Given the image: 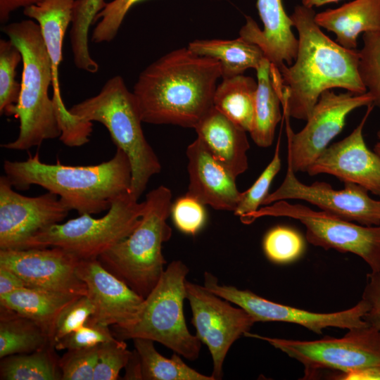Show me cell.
I'll use <instances>...</instances> for the list:
<instances>
[{
  "label": "cell",
  "mask_w": 380,
  "mask_h": 380,
  "mask_svg": "<svg viewBox=\"0 0 380 380\" xmlns=\"http://www.w3.org/2000/svg\"><path fill=\"white\" fill-rule=\"evenodd\" d=\"M315 14L302 4L294 8L290 18L298 34L297 55L292 64L278 68L283 113L305 121L327 90L367 92L358 73L359 51L346 49L326 35L315 22Z\"/></svg>",
  "instance_id": "cell-1"
},
{
  "label": "cell",
  "mask_w": 380,
  "mask_h": 380,
  "mask_svg": "<svg viewBox=\"0 0 380 380\" xmlns=\"http://www.w3.org/2000/svg\"><path fill=\"white\" fill-rule=\"evenodd\" d=\"M218 61L183 47L165 54L139 75L134 86L143 122L195 128L213 107Z\"/></svg>",
  "instance_id": "cell-2"
},
{
  "label": "cell",
  "mask_w": 380,
  "mask_h": 380,
  "mask_svg": "<svg viewBox=\"0 0 380 380\" xmlns=\"http://www.w3.org/2000/svg\"><path fill=\"white\" fill-rule=\"evenodd\" d=\"M3 169L17 190L40 186L57 196L80 215L98 214L110 208L119 196L129 193L132 170L126 153L120 148L113 158L97 165L72 166L48 164L38 153L25 160L4 162Z\"/></svg>",
  "instance_id": "cell-3"
},
{
  "label": "cell",
  "mask_w": 380,
  "mask_h": 380,
  "mask_svg": "<svg viewBox=\"0 0 380 380\" xmlns=\"http://www.w3.org/2000/svg\"><path fill=\"white\" fill-rule=\"evenodd\" d=\"M1 31L19 49L23 58L18 101L5 114L19 120L17 138L1 146L27 151L61 135L56 110L49 88L52 69L39 24L32 19L5 24Z\"/></svg>",
  "instance_id": "cell-4"
},
{
  "label": "cell",
  "mask_w": 380,
  "mask_h": 380,
  "mask_svg": "<svg viewBox=\"0 0 380 380\" xmlns=\"http://www.w3.org/2000/svg\"><path fill=\"white\" fill-rule=\"evenodd\" d=\"M69 111L84 122H98L106 127L116 148L129 160V193L139 200L151 177L158 174L162 167L144 136L136 99L123 78L110 77L96 95L73 105Z\"/></svg>",
  "instance_id": "cell-5"
},
{
  "label": "cell",
  "mask_w": 380,
  "mask_h": 380,
  "mask_svg": "<svg viewBox=\"0 0 380 380\" xmlns=\"http://www.w3.org/2000/svg\"><path fill=\"white\" fill-rule=\"evenodd\" d=\"M172 204L170 189L159 186L151 190L146 196L138 226L98 258L108 270L144 298L165 270L162 247L172 236V229L167 223Z\"/></svg>",
  "instance_id": "cell-6"
},
{
  "label": "cell",
  "mask_w": 380,
  "mask_h": 380,
  "mask_svg": "<svg viewBox=\"0 0 380 380\" xmlns=\"http://www.w3.org/2000/svg\"><path fill=\"white\" fill-rule=\"evenodd\" d=\"M189 272L181 260L170 262L158 284L144 298L136 318L127 326L114 327L115 336L122 340L150 339L187 360H196L200 354L201 342L189 332L184 315L186 277Z\"/></svg>",
  "instance_id": "cell-7"
},
{
  "label": "cell",
  "mask_w": 380,
  "mask_h": 380,
  "mask_svg": "<svg viewBox=\"0 0 380 380\" xmlns=\"http://www.w3.org/2000/svg\"><path fill=\"white\" fill-rule=\"evenodd\" d=\"M138 201L130 193L123 194L113 201L104 216L83 214L53 224L33 236L24 249L56 246L80 260L96 259L138 226L144 208V201Z\"/></svg>",
  "instance_id": "cell-8"
},
{
  "label": "cell",
  "mask_w": 380,
  "mask_h": 380,
  "mask_svg": "<svg viewBox=\"0 0 380 380\" xmlns=\"http://www.w3.org/2000/svg\"><path fill=\"white\" fill-rule=\"evenodd\" d=\"M245 336L267 341L304 366V379H315L323 369L338 374L380 366V331L367 325L349 329L341 338L315 341L267 337L251 332Z\"/></svg>",
  "instance_id": "cell-9"
},
{
  "label": "cell",
  "mask_w": 380,
  "mask_h": 380,
  "mask_svg": "<svg viewBox=\"0 0 380 380\" xmlns=\"http://www.w3.org/2000/svg\"><path fill=\"white\" fill-rule=\"evenodd\" d=\"M266 216L297 220L306 229V239L311 244L325 250L351 253L364 260L372 272L380 270V225L356 224L324 210H314L286 200L260 208L251 218V224Z\"/></svg>",
  "instance_id": "cell-10"
},
{
  "label": "cell",
  "mask_w": 380,
  "mask_h": 380,
  "mask_svg": "<svg viewBox=\"0 0 380 380\" xmlns=\"http://www.w3.org/2000/svg\"><path fill=\"white\" fill-rule=\"evenodd\" d=\"M372 103L373 98L367 91L355 94L347 91L336 94L331 89L327 90L320 95L305 127L297 133L291 127L290 117L283 113L288 144L287 162L293 170L306 172L342 131L349 113Z\"/></svg>",
  "instance_id": "cell-11"
},
{
  "label": "cell",
  "mask_w": 380,
  "mask_h": 380,
  "mask_svg": "<svg viewBox=\"0 0 380 380\" xmlns=\"http://www.w3.org/2000/svg\"><path fill=\"white\" fill-rule=\"evenodd\" d=\"M186 299L192 311L196 336L207 346L213 360L215 380L222 379L223 364L232 345L256 322L243 308L200 286L186 281Z\"/></svg>",
  "instance_id": "cell-12"
},
{
  "label": "cell",
  "mask_w": 380,
  "mask_h": 380,
  "mask_svg": "<svg viewBox=\"0 0 380 380\" xmlns=\"http://www.w3.org/2000/svg\"><path fill=\"white\" fill-rule=\"evenodd\" d=\"M204 286L217 296L243 308L255 322L296 324L317 334H321L323 329L327 327L349 330L369 325L363 319L368 310V305L363 299L348 310L318 313L275 303L248 290L220 285L217 277L208 272L204 273Z\"/></svg>",
  "instance_id": "cell-13"
},
{
  "label": "cell",
  "mask_w": 380,
  "mask_h": 380,
  "mask_svg": "<svg viewBox=\"0 0 380 380\" xmlns=\"http://www.w3.org/2000/svg\"><path fill=\"white\" fill-rule=\"evenodd\" d=\"M75 0H43L23 9L25 16L39 25L52 69V99L58 119L61 135L59 139L66 146L84 144L92 132V125L69 111L63 101L59 82V66L65 34L71 23Z\"/></svg>",
  "instance_id": "cell-14"
},
{
  "label": "cell",
  "mask_w": 380,
  "mask_h": 380,
  "mask_svg": "<svg viewBox=\"0 0 380 380\" xmlns=\"http://www.w3.org/2000/svg\"><path fill=\"white\" fill-rule=\"evenodd\" d=\"M69 207L56 194L37 196L18 193L6 175L0 177V250L24 249L36 234L60 223Z\"/></svg>",
  "instance_id": "cell-15"
},
{
  "label": "cell",
  "mask_w": 380,
  "mask_h": 380,
  "mask_svg": "<svg viewBox=\"0 0 380 380\" xmlns=\"http://www.w3.org/2000/svg\"><path fill=\"white\" fill-rule=\"evenodd\" d=\"M289 199L305 201L322 210L361 225H380V200L372 198L366 189L351 182H345L344 188L340 190L323 182L303 184L287 162L284 181L277 190L267 196L262 205Z\"/></svg>",
  "instance_id": "cell-16"
},
{
  "label": "cell",
  "mask_w": 380,
  "mask_h": 380,
  "mask_svg": "<svg viewBox=\"0 0 380 380\" xmlns=\"http://www.w3.org/2000/svg\"><path fill=\"white\" fill-rule=\"evenodd\" d=\"M80 259L60 247L0 250V266L14 273L27 286L75 295H87L76 268Z\"/></svg>",
  "instance_id": "cell-17"
},
{
  "label": "cell",
  "mask_w": 380,
  "mask_h": 380,
  "mask_svg": "<svg viewBox=\"0 0 380 380\" xmlns=\"http://www.w3.org/2000/svg\"><path fill=\"white\" fill-rule=\"evenodd\" d=\"M374 106H367L360 122L348 136L324 150L307 168L309 175H331L380 196V156L367 148L362 134Z\"/></svg>",
  "instance_id": "cell-18"
},
{
  "label": "cell",
  "mask_w": 380,
  "mask_h": 380,
  "mask_svg": "<svg viewBox=\"0 0 380 380\" xmlns=\"http://www.w3.org/2000/svg\"><path fill=\"white\" fill-rule=\"evenodd\" d=\"M76 272L85 284L87 296L95 308L91 321L122 327L136 318L144 298L108 270L98 258L80 260Z\"/></svg>",
  "instance_id": "cell-19"
},
{
  "label": "cell",
  "mask_w": 380,
  "mask_h": 380,
  "mask_svg": "<svg viewBox=\"0 0 380 380\" xmlns=\"http://www.w3.org/2000/svg\"><path fill=\"white\" fill-rule=\"evenodd\" d=\"M189 183L186 194L215 210L234 211L242 192L236 177L215 159L198 137L186 148Z\"/></svg>",
  "instance_id": "cell-20"
},
{
  "label": "cell",
  "mask_w": 380,
  "mask_h": 380,
  "mask_svg": "<svg viewBox=\"0 0 380 380\" xmlns=\"http://www.w3.org/2000/svg\"><path fill=\"white\" fill-rule=\"evenodd\" d=\"M256 7L263 25L261 30L250 16L239 36L258 45L272 65L280 68L296 59L298 40L293 32V23L284 11L282 0H257Z\"/></svg>",
  "instance_id": "cell-21"
},
{
  "label": "cell",
  "mask_w": 380,
  "mask_h": 380,
  "mask_svg": "<svg viewBox=\"0 0 380 380\" xmlns=\"http://www.w3.org/2000/svg\"><path fill=\"white\" fill-rule=\"evenodd\" d=\"M201 139L213 157L237 177L248 167L250 148L246 131L213 107L195 127Z\"/></svg>",
  "instance_id": "cell-22"
},
{
  "label": "cell",
  "mask_w": 380,
  "mask_h": 380,
  "mask_svg": "<svg viewBox=\"0 0 380 380\" xmlns=\"http://www.w3.org/2000/svg\"><path fill=\"white\" fill-rule=\"evenodd\" d=\"M315 20L336 35V42L356 49L360 34L380 29V0H353L334 9L316 13Z\"/></svg>",
  "instance_id": "cell-23"
},
{
  "label": "cell",
  "mask_w": 380,
  "mask_h": 380,
  "mask_svg": "<svg viewBox=\"0 0 380 380\" xmlns=\"http://www.w3.org/2000/svg\"><path fill=\"white\" fill-rule=\"evenodd\" d=\"M82 295L25 286L0 296L1 308L39 324L49 334L61 310Z\"/></svg>",
  "instance_id": "cell-24"
},
{
  "label": "cell",
  "mask_w": 380,
  "mask_h": 380,
  "mask_svg": "<svg viewBox=\"0 0 380 380\" xmlns=\"http://www.w3.org/2000/svg\"><path fill=\"white\" fill-rule=\"evenodd\" d=\"M187 47L198 56L218 61L223 79L242 75L248 68L257 70L265 58L258 45L240 36L229 40L197 39Z\"/></svg>",
  "instance_id": "cell-25"
},
{
  "label": "cell",
  "mask_w": 380,
  "mask_h": 380,
  "mask_svg": "<svg viewBox=\"0 0 380 380\" xmlns=\"http://www.w3.org/2000/svg\"><path fill=\"white\" fill-rule=\"evenodd\" d=\"M255 70V115L249 133L257 146L268 147L272 144L276 127L281 119V102L272 79L271 63L265 58Z\"/></svg>",
  "instance_id": "cell-26"
},
{
  "label": "cell",
  "mask_w": 380,
  "mask_h": 380,
  "mask_svg": "<svg viewBox=\"0 0 380 380\" xmlns=\"http://www.w3.org/2000/svg\"><path fill=\"white\" fill-rule=\"evenodd\" d=\"M257 82L243 74L224 78L215 91L213 107L249 132L255 115Z\"/></svg>",
  "instance_id": "cell-27"
},
{
  "label": "cell",
  "mask_w": 380,
  "mask_h": 380,
  "mask_svg": "<svg viewBox=\"0 0 380 380\" xmlns=\"http://www.w3.org/2000/svg\"><path fill=\"white\" fill-rule=\"evenodd\" d=\"M50 341L49 334L34 321L1 308L0 358L42 349Z\"/></svg>",
  "instance_id": "cell-28"
},
{
  "label": "cell",
  "mask_w": 380,
  "mask_h": 380,
  "mask_svg": "<svg viewBox=\"0 0 380 380\" xmlns=\"http://www.w3.org/2000/svg\"><path fill=\"white\" fill-rule=\"evenodd\" d=\"M55 347H46L29 353L8 355L0 362L1 380H61L59 358Z\"/></svg>",
  "instance_id": "cell-29"
},
{
  "label": "cell",
  "mask_w": 380,
  "mask_h": 380,
  "mask_svg": "<svg viewBox=\"0 0 380 380\" xmlns=\"http://www.w3.org/2000/svg\"><path fill=\"white\" fill-rule=\"evenodd\" d=\"M141 365V378L144 380H215L187 365L179 355L174 353L170 358L160 354L154 341L147 338L132 339Z\"/></svg>",
  "instance_id": "cell-30"
},
{
  "label": "cell",
  "mask_w": 380,
  "mask_h": 380,
  "mask_svg": "<svg viewBox=\"0 0 380 380\" xmlns=\"http://www.w3.org/2000/svg\"><path fill=\"white\" fill-rule=\"evenodd\" d=\"M104 0H75L69 32L75 65L89 73L99 71V65L91 56L88 34L96 15L103 8Z\"/></svg>",
  "instance_id": "cell-31"
},
{
  "label": "cell",
  "mask_w": 380,
  "mask_h": 380,
  "mask_svg": "<svg viewBox=\"0 0 380 380\" xmlns=\"http://www.w3.org/2000/svg\"><path fill=\"white\" fill-rule=\"evenodd\" d=\"M22 54L11 39H0V114L6 113L18 101L21 82L16 80V69Z\"/></svg>",
  "instance_id": "cell-32"
},
{
  "label": "cell",
  "mask_w": 380,
  "mask_h": 380,
  "mask_svg": "<svg viewBox=\"0 0 380 380\" xmlns=\"http://www.w3.org/2000/svg\"><path fill=\"white\" fill-rule=\"evenodd\" d=\"M280 139H278L275 151L270 163L262 171L256 181L246 191L242 192L241 199L234 211L242 223L251 224V216L262 205L269 194L272 182L281 169Z\"/></svg>",
  "instance_id": "cell-33"
},
{
  "label": "cell",
  "mask_w": 380,
  "mask_h": 380,
  "mask_svg": "<svg viewBox=\"0 0 380 380\" xmlns=\"http://www.w3.org/2000/svg\"><path fill=\"white\" fill-rule=\"evenodd\" d=\"M358 73L373 104L380 108V29L363 33Z\"/></svg>",
  "instance_id": "cell-34"
},
{
  "label": "cell",
  "mask_w": 380,
  "mask_h": 380,
  "mask_svg": "<svg viewBox=\"0 0 380 380\" xmlns=\"http://www.w3.org/2000/svg\"><path fill=\"white\" fill-rule=\"evenodd\" d=\"M262 246L270 261L286 264L297 260L302 255L305 243L301 235L296 230L277 226L265 234Z\"/></svg>",
  "instance_id": "cell-35"
},
{
  "label": "cell",
  "mask_w": 380,
  "mask_h": 380,
  "mask_svg": "<svg viewBox=\"0 0 380 380\" xmlns=\"http://www.w3.org/2000/svg\"><path fill=\"white\" fill-rule=\"evenodd\" d=\"M95 308L87 295L77 297L57 315L50 333L54 346L65 336L83 326L94 313Z\"/></svg>",
  "instance_id": "cell-36"
},
{
  "label": "cell",
  "mask_w": 380,
  "mask_h": 380,
  "mask_svg": "<svg viewBox=\"0 0 380 380\" xmlns=\"http://www.w3.org/2000/svg\"><path fill=\"white\" fill-rule=\"evenodd\" d=\"M132 352L125 340L114 338L99 346L98 360L93 380L118 379L120 371L125 368Z\"/></svg>",
  "instance_id": "cell-37"
},
{
  "label": "cell",
  "mask_w": 380,
  "mask_h": 380,
  "mask_svg": "<svg viewBox=\"0 0 380 380\" xmlns=\"http://www.w3.org/2000/svg\"><path fill=\"white\" fill-rule=\"evenodd\" d=\"M143 0H113L106 3L96 15L91 41L95 44L110 42L116 37L125 17L129 9Z\"/></svg>",
  "instance_id": "cell-38"
},
{
  "label": "cell",
  "mask_w": 380,
  "mask_h": 380,
  "mask_svg": "<svg viewBox=\"0 0 380 380\" xmlns=\"http://www.w3.org/2000/svg\"><path fill=\"white\" fill-rule=\"evenodd\" d=\"M99 346L67 350L59 358L61 380H93Z\"/></svg>",
  "instance_id": "cell-39"
},
{
  "label": "cell",
  "mask_w": 380,
  "mask_h": 380,
  "mask_svg": "<svg viewBox=\"0 0 380 380\" xmlns=\"http://www.w3.org/2000/svg\"><path fill=\"white\" fill-rule=\"evenodd\" d=\"M205 205L196 198L185 194L172 204L171 212L175 227L182 232L195 235L206 221Z\"/></svg>",
  "instance_id": "cell-40"
},
{
  "label": "cell",
  "mask_w": 380,
  "mask_h": 380,
  "mask_svg": "<svg viewBox=\"0 0 380 380\" xmlns=\"http://www.w3.org/2000/svg\"><path fill=\"white\" fill-rule=\"evenodd\" d=\"M115 336L108 326L89 319L83 326L69 334L57 342L56 350H70L90 348L113 339Z\"/></svg>",
  "instance_id": "cell-41"
},
{
  "label": "cell",
  "mask_w": 380,
  "mask_h": 380,
  "mask_svg": "<svg viewBox=\"0 0 380 380\" xmlns=\"http://www.w3.org/2000/svg\"><path fill=\"white\" fill-rule=\"evenodd\" d=\"M362 299L368 305L363 319L370 326L380 331V270L367 274L366 285Z\"/></svg>",
  "instance_id": "cell-42"
},
{
  "label": "cell",
  "mask_w": 380,
  "mask_h": 380,
  "mask_svg": "<svg viewBox=\"0 0 380 380\" xmlns=\"http://www.w3.org/2000/svg\"><path fill=\"white\" fill-rule=\"evenodd\" d=\"M27 286L25 283L11 270L0 266V296Z\"/></svg>",
  "instance_id": "cell-43"
},
{
  "label": "cell",
  "mask_w": 380,
  "mask_h": 380,
  "mask_svg": "<svg viewBox=\"0 0 380 380\" xmlns=\"http://www.w3.org/2000/svg\"><path fill=\"white\" fill-rule=\"evenodd\" d=\"M43 0H0V23L5 25L12 12L20 8L37 4Z\"/></svg>",
  "instance_id": "cell-44"
},
{
  "label": "cell",
  "mask_w": 380,
  "mask_h": 380,
  "mask_svg": "<svg viewBox=\"0 0 380 380\" xmlns=\"http://www.w3.org/2000/svg\"><path fill=\"white\" fill-rule=\"evenodd\" d=\"M333 377L343 380H380V366L369 367L345 374H336Z\"/></svg>",
  "instance_id": "cell-45"
},
{
  "label": "cell",
  "mask_w": 380,
  "mask_h": 380,
  "mask_svg": "<svg viewBox=\"0 0 380 380\" xmlns=\"http://www.w3.org/2000/svg\"><path fill=\"white\" fill-rule=\"evenodd\" d=\"M125 379H142L140 361L137 351L132 352L127 365L125 367Z\"/></svg>",
  "instance_id": "cell-46"
},
{
  "label": "cell",
  "mask_w": 380,
  "mask_h": 380,
  "mask_svg": "<svg viewBox=\"0 0 380 380\" xmlns=\"http://www.w3.org/2000/svg\"><path fill=\"white\" fill-rule=\"evenodd\" d=\"M340 0H300L303 6L313 8L314 7H319L330 3L338 1Z\"/></svg>",
  "instance_id": "cell-47"
},
{
  "label": "cell",
  "mask_w": 380,
  "mask_h": 380,
  "mask_svg": "<svg viewBox=\"0 0 380 380\" xmlns=\"http://www.w3.org/2000/svg\"><path fill=\"white\" fill-rule=\"evenodd\" d=\"M378 141L376 143L374 147V151L380 156V130L377 132Z\"/></svg>",
  "instance_id": "cell-48"
}]
</instances>
